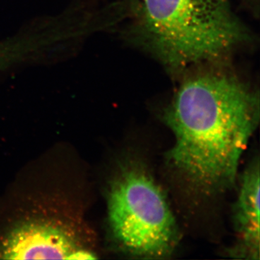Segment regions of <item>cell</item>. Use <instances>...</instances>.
<instances>
[{"mask_svg": "<svg viewBox=\"0 0 260 260\" xmlns=\"http://www.w3.org/2000/svg\"><path fill=\"white\" fill-rule=\"evenodd\" d=\"M164 119L174 136L169 166L200 194H219L235 184L259 124V94L230 70H198L184 78Z\"/></svg>", "mask_w": 260, "mask_h": 260, "instance_id": "1", "label": "cell"}, {"mask_svg": "<svg viewBox=\"0 0 260 260\" xmlns=\"http://www.w3.org/2000/svg\"><path fill=\"white\" fill-rule=\"evenodd\" d=\"M140 44L169 72L213 64L249 39L230 0H140Z\"/></svg>", "mask_w": 260, "mask_h": 260, "instance_id": "2", "label": "cell"}, {"mask_svg": "<svg viewBox=\"0 0 260 260\" xmlns=\"http://www.w3.org/2000/svg\"><path fill=\"white\" fill-rule=\"evenodd\" d=\"M109 226L129 255L162 259L179 243V229L167 198L150 173L138 162L121 167L108 195Z\"/></svg>", "mask_w": 260, "mask_h": 260, "instance_id": "3", "label": "cell"}, {"mask_svg": "<svg viewBox=\"0 0 260 260\" xmlns=\"http://www.w3.org/2000/svg\"><path fill=\"white\" fill-rule=\"evenodd\" d=\"M1 259H95L80 244L73 230L62 224L29 220L8 233L0 245Z\"/></svg>", "mask_w": 260, "mask_h": 260, "instance_id": "4", "label": "cell"}, {"mask_svg": "<svg viewBox=\"0 0 260 260\" xmlns=\"http://www.w3.org/2000/svg\"><path fill=\"white\" fill-rule=\"evenodd\" d=\"M259 165L253 162L244 172L234 208L237 242L230 254L238 259H259Z\"/></svg>", "mask_w": 260, "mask_h": 260, "instance_id": "5", "label": "cell"}, {"mask_svg": "<svg viewBox=\"0 0 260 260\" xmlns=\"http://www.w3.org/2000/svg\"><path fill=\"white\" fill-rule=\"evenodd\" d=\"M129 3V7L133 12V14H135L138 11V7H139V0H126Z\"/></svg>", "mask_w": 260, "mask_h": 260, "instance_id": "6", "label": "cell"}, {"mask_svg": "<svg viewBox=\"0 0 260 260\" xmlns=\"http://www.w3.org/2000/svg\"><path fill=\"white\" fill-rule=\"evenodd\" d=\"M5 50L3 51L1 50V49H0V64H1V63L3 62V59L6 57V54H5Z\"/></svg>", "mask_w": 260, "mask_h": 260, "instance_id": "7", "label": "cell"}]
</instances>
